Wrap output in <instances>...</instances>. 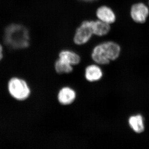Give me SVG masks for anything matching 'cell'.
Masks as SVG:
<instances>
[{"label":"cell","mask_w":149,"mask_h":149,"mask_svg":"<svg viewBox=\"0 0 149 149\" xmlns=\"http://www.w3.org/2000/svg\"><path fill=\"white\" fill-rule=\"evenodd\" d=\"M59 58L61 59L71 65L79 63L80 58L79 55L72 51L63 50L59 54Z\"/></svg>","instance_id":"10"},{"label":"cell","mask_w":149,"mask_h":149,"mask_svg":"<svg viewBox=\"0 0 149 149\" xmlns=\"http://www.w3.org/2000/svg\"><path fill=\"white\" fill-rule=\"evenodd\" d=\"M29 35L26 27L19 24H11L5 32L4 42L8 47L13 49H24L29 45Z\"/></svg>","instance_id":"1"},{"label":"cell","mask_w":149,"mask_h":149,"mask_svg":"<svg viewBox=\"0 0 149 149\" xmlns=\"http://www.w3.org/2000/svg\"><path fill=\"white\" fill-rule=\"evenodd\" d=\"M93 34L92 21H85L76 30L74 36L75 44L82 45L87 43Z\"/></svg>","instance_id":"4"},{"label":"cell","mask_w":149,"mask_h":149,"mask_svg":"<svg viewBox=\"0 0 149 149\" xmlns=\"http://www.w3.org/2000/svg\"><path fill=\"white\" fill-rule=\"evenodd\" d=\"M82 1H84L92 2L93 1H96V0H82Z\"/></svg>","instance_id":"14"},{"label":"cell","mask_w":149,"mask_h":149,"mask_svg":"<svg viewBox=\"0 0 149 149\" xmlns=\"http://www.w3.org/2000/svg\"><path fill=\"white\" fill-rule=\"evenodd\" d=\"M55 69L56 72L60 74L70 73L73 70L72 65L60 58L56 61Z\"/></svg>","instance_id":"12"},{"label":"cell","mask_w":149,"mask_h":149,"mask_svg":"<svg viewBox=\"0 0 149 149\" xmlns=\"http://www.w3.org/2000/svg\"><path fill=\"white\" fill-rule=\"evenodd\" d=\"M102 75L101 69L95 65H89L85 70V78L89 82L98 81L102 77Z\"/></svg>","instance_id":"8"},{"label":"cell","mask_w":149,"mask_h":149,"mask_svg":"<svg viewBox=\"0 0 149 149\" xmlns=\"http://www.w3.org/2000/svg\"><path fill=\"white\" fill-rule=\"evenodd\" d=\"M149 14L148 8L143 3H138L132 6L130 15L137 23H143L146 21Z\"/></svg>","instance_id":"5"},{"label":"cell","mask_w":149,"mask_h":149,"mask_svg":"<svg viewBox=\"0 0 149 149\" xmlns=\"http://www.w3.org/2000/svg\"><path fill=\"white\" fill-rule=\"evenodd\" d=\"M8 90L11 97L19 101H23L28 99L31 90L27 82L19 77H12L8 83Z\"/></svg>","instance_id":"3"},{"label":"cell","mask_w":149,"mask_h":149,"mask_svg":"<svg viewBox=\"0 0 149 149\" xmlns=\"http://www.w3.org/2000/svg\"><path fill=\"white\" fill-rule=\"evenodd\" d=\"M129 124L136 133H141L144 131L143 121L141 115L131 116L129 119Z\"/></svg>","instance_id":"11"},{"label":"cell","mask_w":149,"mask_h":149,"mask_svg":"<svg viewBox=\"0 0 149 149\" xmlns=\"http://www.w3.org/2000/svg\"><path fill=\"white\" fill-rule=\"evenodd\" d=\"M3 57V48L2 46L0 45V61L1 60Z\"/></svg>","instance_id":"13"},{"label":"cell","mask_w":149,"mask_h":149,"mask_svg":"<svg viewBox=\"0 0 149 149\" xmlns=\"http://www.w3.org/2000/svg\"><path fill=\"white\" fill-rule=\"evenodd\" d=\"M93 34L102 36L107 35L109 32L110 27L109 24L101 20L92 21Z\"/></svg>","instance_id":"9"},{"label":"cell","mask_w":149,"mask_h":149,"mask_svg":"<svg viewBox=\"0 0 149 149\" xmlns=\"http://www.w3.org/2000/svg\"><path fill=\"white\" fill-rule=\"evenodd\" d=\"M76 98V93L74 90L69 87H64L60 91L58 99L60 103L67 105L72 103Z\"/></svg>","instance_id":"6"},{"label":"cell","mask_w":149,"mask_h":149,"mask_svg":"<svg viewBox=\"0 0 149 149\" xmlns=\"http://www.w3.org/2000/svg\"><path fill=\"white\" fill-rule=\"evenodd\" d=\"M97 15L99 20L111 24L116 20V15L111 9L106 6H102L98 9Z\"/></svg>","instance_id":"7"},{"label":"cell","mask_w":149,"mask_h":149,"mask_svg":"<svg viewBox=\"0 0 149 149\" xmlns=\"http://www.w3.org/2000/svg\"><path fill=\"white\" fill-rule=\"evenodd\" d=\"M120 46L113 42H105L95 47L92 57L96 63L101 65L109 63L110 61L115 60L119 56Z\"/></svg>","instance_id":"2"}]
</instances>
